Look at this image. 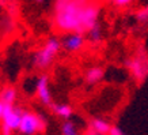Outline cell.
Here are the masks:
<instances>
[{
  "label": "cell",
  "instance_id": "6da1fadb",
  "mask_svg": "<svg viewBox=\"0 0 148 135\" xmlns=\"http://www.w3.org/2000/svg\"><path fill=\"white\" fill-rule=\"evenodd\" d=\"M63 49L61 41L57 37H49L48 40L41 45L40 48L33 53L32 56V66L34 70L45 71L53 64L57 57L58 52Z\"/></svg>",
  "mask_w": 148,
  "mask_h": 135
},
{
  "label": "cell",
  "instance_id": "7a4b0ae2",
  "mask_svg": "<svg viewBox=\"0 0 148 135\" xmlns=\"http://www.w3.org/2000/svg\"><path fill=\"white\" fill-rule=\"evenodd\" d=\"M25 109L16 104L0 102V122H1V135H12L19 130Z\"/></svg>",
  "mask_w": 148,
  "mask_h": 135
},
{
  "label": "cell",
  "instance_id": "3957f363",
  "mask_svg": "<svg viewBox=\"0 0 148 135\" xmlns=\"http://www.w3.org/2000/svg\"><path fill=\"white\" fill-rule=\"evenodd\" d=\"M124 67L133 81L143 83L148 78V55L143 49H139L124 62Z\"/></svg>",
  "mask_w": 148,
  "mask_h": 135
},
{
  "label": "cell",
  "instance_id": "277c9868",
  "mask_svg": "<svg viewBox=\"0 0 148 135\" xmlns=\"http://www.w3.org/2000/svg\"><path fill=\"white\" fill-rule=\"evenodd\" d=\"M48 122L42 115L33 111H25L18 132L21 135H36L46 130Z\"/></svg>",
  "mask_w": 148,
  "mask_h": 135
},
{
  "label": "cell",
  "instance_id": "5b68a950",
  "mask_svg": "<svg viewBox=\"0 0 148 135\" xmlns=\"http://www.w3.org/2000/svg\"><path fill=\"white\" fill-rule=\"evenodd\" d=\"M34 93L44 107L50 108L53 105V97H52V91H50L48 74L42 72L40 75H37V78L34 79Z\"/></svg>",
  "mask_w": 148,
  "mask_h": 135
},
{
  "label": "cell",
  "instance_id": "8992f818",
  "mask_svg": "<svg viewBox=\"0 0 148 135\" xmlns=\"http://www.w3.org/2000/svg\"><path fill=\"white\" fill-rule=\"evenodd\" d=\"M86 37L80 33H68L61 40L63 51L67 53H77L84 48Z\"/></svg>",
  "mask_w": 148,
  "mask_h": 135
},
{
  "label": "cell",
  "instance_id": "52a82bcc",
  "mask_svg": "<svg viewBox=\"0 0 148 135\" xmlns=\"http://www.w3.org/2000/svg\"><path fill=\"white\" fill-rule=\"evenodd\" d=\"M103 78H105V68L102 66H91L84 72V82L88 86L98 85L99 82L103 81Z\"/></svg>",
  "mask_w": 148,
  "mask_h": 135
},
{
  "label": "cell",
  "instance_id": "ba28073f",
  "mask_svg": "<svg viewBox=\"0 0 148 135\" xmlns=\"http://www.w3.org/2000/svg\"><path fill=\"white\" fill-rule=\"evenodd\" d=\"M50 111H52L54 116L63 119L64 122L65 120H72V116L75 113L73 107L67 102H53V105L50 107Z\"/></svg>",
  "mask_w": 148,
  "mask_h": 135
},
{
  "label": "cell",
  "instance_id": "9c48e42d",
  "mask_svg": "<svg viewBox=\"0 0 148 135\" xmlns=\"http://www.w3.org/2000/svg\"><path fill=\"white\" fill-rule=\"evenodd\" d=\"M88 130L94 131L98 135H109L112 130V124L102 117H94L88 122Z\"/></svg>",
  "mask_w": 148,
  "mask_h": 135
},
{
  "label": "cell",
  "instance_id": "30bf717a",
  "mask_svg": "<svg viewBox=\"0 0 148 135\" xmlns=\"http://www.w3.org/2000/svg\"><path fill=\"white\" fill-rule=\"evenodd\" d=\"M18 100V90L12 85H5L0 91V102L5 104H16Z\"/></svg>",
  "mask_w": 148,
  "mask_h": 135
},
{
  "label": "cell",
  "instance_id": "8fae6325",
  "mask_svg": "<svg viewBox=\"0 0 148 135\" xmlns=\"http://www.w3.org/2000/svg\"><path fill=\"white\" fill-rule=\"evenodd\" d=\"M60 134L61 135H80L79 127L73 120H65L61 123L60 127Z\"/></svg>",
  "mask_w": 148,
  "mask_h": 135
},
{
  "label": "cell",
  "instance_id": "7c38bea8",
  "mask_svg": "<svg viewBox=\"0 0 148 135\" xmlns=\"http://www.w3.org/2000/svg\"><path fill=\"white\" fill-rule=\"evenodd\" d=\"M87 34H88V41H90L91 44H99V42H102V29L99 26V23L95 25Z\"/></svg>",
  "mask_w": 148,
  "mask_h": 135
},
{
  "label": "cell",
  "instance_id": "4fadbf2b",
  "mask_svg": "<svg viewBox=\"0 0 148 135\" xmlns=\"http://www.w3.org/2000/svg\"><path fill=\"white\" fill-rule=\"evenodd\" d=\"M135 17L139 23H148V4L145 7H143V8H140L135 14Z\"/></svg>",
  "mask_w": 148,
  "mask_h": 135
},
{
  "label": "cell",
  "instance_id": "5bb4252c",
  "mask_svg": "<svg viewBox=\"0 0 148 135\" xmlns=\"http://www.w3.org/2000/svg\"><path fill=\"white\" fill-rule=\"evenodd\" d=\"M133 0H112V3L118 8H124V7H128V6L132 3Z\"/></svg>",
  "mask_w": 148,
  "mask_h": 135
},
{
  "label": "cell",
  "instance_id": "9a60e30c",
  "mask_svg": "<svg viewBox=\"0 0 148 135\" xmlns=\"http://www.w3.org/2000/svg\"><path fill=\"white\" fill-rule=\"evenodd\" d=\"M109 135H126V134L118 126H112V130H110Z\"/></svg>",
  "mask_w": 148,
  "mask_h": 135
},
{
  "label": "cell",
  "instance_id": "2e32d148",
  "mask_svg": "<svg viewBox=\"0 0 148 135\" xmlns=\"http://www.w3.org/2000/svg\"><path fill=\"white\" fill-rule=\"evenodd\" d=\"M84 135H98V134H95L94 131H91V130H87L86 131V134Z\"/></svg>",
  "mask_w": 148,
  "mask_h": 135
},
{
  "label": "cell",
  "instance_id": "e0dca14e",
  "mask_svg": "<svg viewBox=\"0 0 148 135\" xmlns=\"http://www.w3.org/2000/svg\"><path fill=\"white\" fill-rule=\"evenodd\" d=\"M37 3H42V1H44V0H36Z\"/></svg>",
  "mask_w": 148,
  "mask_h": 135
}]
</instances>
